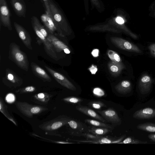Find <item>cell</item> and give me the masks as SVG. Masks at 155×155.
<instances>
[{
	"instance_id": "6da1fadb",
	"label": "cell",
	"mask_w": 155,
	"mask_h": 155,
	"mask_svg": "<svg viewBox=\"0 0 155 155\" xmlns=\"http://www.w3.org/2000/svg\"><path fill=\"white\" fill-rule=\"evenodd\" d=\"M8 58L21 69L26 71L28 70L29 62L27 56L15 42L9 45Z\"/></svg>"
},
{
	"instance_id": "7a4b0ae2",
	"label": "cell",
	"mask_w": 155,
	"mask_h": 155,
	"mask_svg": "<svg viewBox=\"0 0 155 155\" xmlns=\"http://www.w3.org/2000/svg\"><path fill=\"white\" fill-rule=\"evenodd\" d=\"M41 19L48 32L56 34L61 37L64 36L63 32L54 19L51 12L45 11L41 16Z\"/></svg>"
},
{
	"instance_id": "3957f363",
	"label": "cell",
	"mask_w": 155,
	"mask_h": 155,
	"mask_svg": "<svg viewBox=\"0 0 155 155\" xmlns=\"http://www.w3.org/2000/svg\"><path fill=\"white\" fill-rule=\"evenodd\" d=\"M48 2L50 12L54 19L63 32H67V24L61 11L52 0H49Z\"/></svg>"
},
{
	"instance_id": "277c9868",
	"label": "cell",
	"mask_w": 155,
	"mask_h": 155,
	"mask_svg": "<svg viewBox=\"0 0 155 155\" xmlns=\"http://www.w3.org/2000/svg\"><path fill=\"white\" fill-rule=\"evenodd\" d=\"M32 28L42 43L43 44L45 51L51 58L56 60L58 57L56 51L51 43L45 37L38 28L35 25L31 22Z\"/></svg>"
},
{
	"instance_id": "5b68a950",
	"label": "cell",
	"mask_w": 155,
	"mask_h": 155,
	"mask_svg": "<svg viewBox=\"0 0 155 155\" xmlns=\"http://www.w3.org/2000/svg\"><path fill=\"white\" fill-rule=\"evenodd\" d=\"M0 21L1 25L12 30L11 13L6 0H0Z\"/></svg>"
},
{
	"instance_id": "8992f818",
	"label": "cell",
	"mask_w": 155,
	"mask_h": 155,
	"mask_svg": "<svg viewBox=\"0 0 155 155\" xmlns=\"http://www.w3.org/2000/svg\"><path fill=\"white\" fill-rule=\"evenodd\" d=\"M110 39L114 45L120 49L138 53L141 52L137 46L125 39L116 37H112Z\"/></svg>"
},
{
	"instance_id": "52a82bcc",
	"label": "cell",
	"mask_w": 155,
	"mask_h": 155,
	"mask_svg": "<svg viewBox=\"0 0 155 155\" xmlns=\"http://www.w3.org/2000/svg\"><path fill=\"white\" fill-rule=\"evenodd\" d=\"M13 25L19 37L24 45L28 49L32 50L31 38L29 33L22 26L15 21L14 22Z\"/></svg>"
},
{
	"instance_id": "ba28073f",
	"label": "cell",
	"mask_w": 155,
	"mask_h": 155,
	"mask_svg": "<svg viewBox=\"0 0 155 155\" xmlns=\"http://www.w3.org/2000/svg\"><path fill=\"white\" fill-rule=\"evenodd\" d=\"M45 67L52 77L61 85L72 91L76 89L75 86L64 76L47 66Z\"/></svg>"
},
{
	"instance_id": "9c48e42d",
	"label": "cell",
	"mask_w": 155,
	"mask_h": 155,
	"mask_svg": "<svg viewBox=\"0 0 155 155\" xmlns=\"http://www.w3.org/2000/svg\"><path fill=\"white\" fill-rule=\"evenodd\" d=\"M99 113L107 122L115 125H120L121 120L116 111L113 108H110L106 110L98 111Z\"/></svg>"
},
{
	"instance_id": "30bf717a",
	"label": "cell",
	"mask_w": 155,
	"mask_h": 155,
	"mask_svg": "<svg viewBox=\"0 0 155 155\" xmlns=\"http://www.w3.org/2000/svg\"><path fill=\"white\" fill-rule=\"evenodd\" d=\"M47 38L52 44L56 52H60L63 51L67 54L70 53V51L68 46L54 34L49 33Z\"/></svg>"
},
{
	"instance_id": "8fae6325",
	"label": "cell",
	"mask_w": 155,
	"mask_h": 155,
	"mask_svg": "<svg viewBox=\"0 0 155 155\" xmlns=\"http://www.w3.org/2000/svg\"><path fill=\"white\" fill-rule=\"evenodd\" d=\"M10 3L17 16L20 17H25L26 7L23 0H10Z\"/></svg>"
},
{
	"instance_id": "7c38bea8",
	"label": "cell",
	"mask_w": 155,
	"mask_h": 155,
	"mask_svg": "<svg viewBox=\"0 0 155 155\" xmlns=\"http://www.w3.org/2000/svg\"><path fill=\"white\" fill-rule=\"evenodd\" d=\"M5 83H10L14 86H20L23 83L21 78L10 69L8 68L5 70V76L3 78Z\"/></svg>"
},
{
	"instance_id": "4fadbf2b",
	"label": "cell",
	"mask_w": 155,
	"mask_h": 155,
	"mask_svg": "<svg viewBox=\"0 0 155 155\" xmlns=\"http://www.w3.org/2000/svg\"><path fill=\"white\" fill-rule=\"evenodd\" d=\"M133 117L140 120L150 119L155 117V109L150 107L141 109L136 111Z\"/></svg>"
},
{
	"instance_id": "5bb4252c",
	"label": "cell",
	"mask_w": 155,
	"mask_h": 155,
	"mask_svg": "<svg viewBox=\"0 0 155 155\" xmlns=\"http://www.w3.org/2000/svg\"><path fill=\"white\" fill-rule=\"evenodd\" d=\"M124 137H122L118 139H113L102 136L96 140H75L74 141L82 143H89L95 144L117 143L122 141Z\"/></svg>"
},
{
	"instance_id": "9a60e30c",
	"label": "cell",
	"mask_w": 155,
	"mask_h": 155,
	"mask_svg": "<svg viewBox=\"0 0 155 155\" xmlns=\"http://www.w3.org/2000/svg\"><path fill=\"white\" fill-rule=\"evenodd\" d=\"M152 81L149 76L145 75L141 78L139 83V88L140 93L143 94H145L150 91Z\"/></svg>"
},
{
	"instance_id": "2e32d148",
	"label": "cell",
	"mask_w": 155,
	"mask_h": 155,
	"mask_svg": "<svg viewBox=\"0 0 155 155\" xmlns=\"http://www.w3.org/2000/svg\"><path fill=\"white\" fill-rule=\"evenodd\" d=\"M31 66L34 74L44 81L50 82L51 79L46 72L35 63L32 62Z\"/></svg>"
},
{
	"instance_id": "e0dca14e",
	"label": "cell",
	"mask_w": 155,
	"mask_h": 155,
	"mask_svg": "<svg viewBox=\"0 0 155 155\" xmlns=\"http://www.w3.org/2000/svg\"><path fill=\"white\" fill-rule=\"evenodd\" d=\"M76 108L80 112L89 117L103 122L106 121V120L103 117L99 115L94 110L87 106L78 105L76 106Z\"/></svg>"
},
{
	"instance_id": "ac0fdd59",
	"label": "cell",
	"mask_w": 155,
	"mask_h": 155,
	"mask_svg": "<svg viewBox=\"0 0 155 155\" xmlns=\"http://www.w3.org/2000/svg\"><path fill=\"white\" fill-rule=\"evenodd\" d=\"M115 88L116 91L120 93L127 94L131 91V85L129 81H124L116 85Z\"/></svg>"
},
{
	"instance_id": "d6986e66",
	"label": "cell",
	"mask_w": 155,
	"mask_h": 155,
	"mask_svg": "<svg viewBox=\"0 0 155 155\" xmlns=\"http://www.w3.org/2000/svg\"><path fill=\"white\" fill-rule=\"evenodd\" d=\"M111 129L107 128L93 126L89 129V132L92 134L99 136L104 135L111 132Z\"/></svg>"
},
{
	"instance_id": "ffe728a7",
	"label": "cell",
	"mask_w": 155,
	"mask_h": 155,
	"mask_svg": "<svg viewBox=\"0 0 155 155\" xmlns=\"http://www.w3.org/2000/svg\"><path fill=\"white\" fill-rule=\"evenodd\" d=\"M31 22H33L35 25L44 36L47 38L49 32H48L46 28L41 24L37 17L33 16L31 18Z\"/></svg>"
},
{
	"instance_id": "44dd1931",
	"label": "cell",
	"mask_w": 155,
	"mask_h": 155,
	"mask_svg": "<svg viewBox=\"0 0 155 155\" xmlns=\"http://www.w3.org/2000/svg\"><path fill=\"white\" fill-rule=\"evenodd\" d=\"M84 121L86 123L93 126L105 127L111 129L113 128L112 126L104 123L103 122H101L102 121L90 119H86Z\"/></svg>"
},
{
	"instance_id": "7402d4cb",
	"label": "cell",
	"mask_w": 155,
	"mask_h": 155,
	"mask_svg": "<svg viewBox=\"0 0 155 155\" xmlns=\"http://www.w3.org/2000/svg\"><path fill=\"white\" fill-rule=\"evenodd\" d=\"M137 128L140 130L151 132H155V123H145L140 124L137 126Z\"/></svg>"
},
{
	"instance_id": "603a6c76",
	"label": "cell",
	"mask_w": 155,
	"mask_h": 155,
	"mask_svg": "<svg viewBox=\"0 0 155 155\" xmlns=\"http://www.w3.org/2000/svg\"><path fill=\"white\" fill-rule=\"evenodd\" d=\"M123 67L121 63H117L113 61L109 64L110 71L114 74H119L123 68Z\"/></svg>"
},
{
	"instance_id": "cb8c5ba5",
	"label": "cell",
	"mask_w": 155,
	"mask_h": 155,
	"mask_svg": "<svg viewBox=\"0 0 155 155\" xmlns=\"http://www.w3.org/2000/svg\"><path fill=\"white\" fill-rule=\"evenodd\" d=\"M68 124L70 127L72 129L77 130L80 131H84V126L79 122L73 120H70Z\"/></svg>"
},
{
	"instance_id": "d4e9b609",
	"label": "cell",
	"mask_w": 155,
	"mask_h": 155,
	"mask_svg": "<svg viewBox=\"0 0 155 155\" xmlns=\"http://www.w3.org/2000/svg\"><path fill=\"white\" fill-rule=\"evenodd\" d=\"M147 142L142 141L140 140L133 138L131 137H128L126 138L123 141H121L117 143V144H145Z\"/></svg>"
},
{
	"instance_id": "484cf974",
	"label": "cell",
	"mask_w": 155,
	"mask_h": 155,
	"mask_svg": "<svg viewBox=\"0 0 155 155\" xmlns=\"http://www.w3.org/2000/svg\"><path fill=\"white\" fill-rule=\"evenodd\" d=\"M109 58L113 61L117 63H121V59L120 56L115 51L109 50L107 52Z\"/></svg>"
},
{
	"instance_id": "4316f807",
	"label": "cell",
	"mask_w": 155,
	"mask_h": 155,
	"mask_svg": "<svg viewBox=\"0 0 155 155\" xmlns=\"http://www.w3.org/2000/svg\"><path fill=\"white\" fill-rule=\"evenodd\" d=\"M93 108L100 109L102 107H107L106 105L101 101H90L87 104Z\"/></svg>"
},
{
	"instance_id": "83f0119b",
	"label": "cell",
	"mask_w": 155,
	"mask_h": 155,
	"mask_svg": "<svg viewBox=\"0 0 155 155\" xmlns=\"http://www.w3.org/2000/svg\"><path fill=\"white\" fill-rule=\"evenodd\" d=\"M63 100L67 102L74 104H76L81 102L83 100L79 98L75 97H70L64 99Z\"/></svg>"
},
{
	"instance_id": "f1b7e54d",
	"label": "cell",
	"mask_w": 155,
	"mask_h": 155,
	"mask_svg": "<svg viewBox=\"0 0 155 155\" xmlns=\"http://www.w3.org/2000/svg\"><path fill=\"white\" fill-rule=\"evenodd\" d=\"M82 135L87 139L89 140L97 139L102 136L88 133H84L82 134Z\"/></svg>"
},
{
	"instance_id": "f546056e",
	"label": "cell",
	"mask_w": 155,
	"mask_h": 155,
	"mask_svg": "<svg viewBox=\"0 0 155 155\" xmlns=\"http://www.w3.org/2000/svg\"><path fill=\"white\" fill-rule=\"evenodd\" d=\"M67 121L62 122L61 121H57L53 123L51 125V127L52 130H55L57 129L61 126L64 124L67 123Z\"/></svg>"
},
{
	"instance_id": "4dcf8cb0",
	"label": "cell",
	"mask_w": 155,
	"mask_h": 155,
	"mask_svg": "<svg viewBox=\"0 0 155 155\" xmlns=\"http://www.w3.org/2000/svg\"><path fill=\"white\" fill-rule=\"evenodd\" d=\"M93 93L95 95L98 97H101L104 95V91L99 87H96L93 90Z\"/></svg>"
},
{
	"instance_id": "1f68e13d",
	"label": "cell",
	"mask_w": 155,
	"mask_h": 155,
	"mask_svg": "<svg viewBox=\"0 0 155 155\" xmlns=\"http://www.w3.org/2000/svg\"><path fill=\"white\" fill-rule=\"evenodd\" d=\"M6 100L9 103H12L15 101V97L12 94L10 93L8 94L6 97Z\"/></svg>"
},
{
	"instance_id": "d6a6232c",
	"label": "cell",
	"mask_w": 155,
	"mask_h": 155,
	"mask_svg": "<svg viewBox=\"0 0 155 155\" xmlns=\"http://www.w3.org/2000/svg\"><path fill=\"white\" fill-rule=\"evenodd\" d=\"M35 87L32 86H28L20 90V91L25 92H32L35 90Z\"/></svg>"
},
{
	"instance_id": "836d02e7",
	"label": "cell",
	"mask_w": 155,
	"mask_h": 155,
	"mask_svg": "<svg viewBox=\"0 0 155 155\" xmlns=\"http://www.w3.org/2000/svg\"><path fill=\"white\" fill-rule=\"evenodd\" d=\"M88 70L92 74H94L97 71L98 69L97 66H95L94 64H92L88 68Z\"/></svg>"
},
{
	"instance_id": "e575fe53",
	"label": "cell",
	"mask_w": 155,
	"mask_h": 155,
	"mask_svg": "<svg viewBox=\"0 0 155 155\" xmlns=\"http://www.w3.org/2000/svg\"><path fill=\"white\" fill-rule=\"evenodd\" d=\"M41 110V108L38 107H34L31 108L30 112L32 114L38 113Z\"/></svg>"
},
{
	"instance_id": "d590c367",
	"label": "cell",
	"mask_w": 155,
	"mask_h": 155,
	"mask_svg": "<svg viewBox=\"0 0 155 155\" xmlns=\"http://www.w3.org/2000/svg\"><path fill=\"white\" fill-rule=\"evenodd\" d=\"M148 48L151 54L155 57V44H153L150 45Z\"/></svg>"
},
{
	"instance_id": "8d00e7d4",
	"label": "cell",
	"mask_w": 155,
	"mask_h": 155,
	"mask_svg": "<svg viewBox=\"0 0 155 155\" xmlns=\"http://www.w3.org/2000/svg\"><path fill=\"white\" fill-rule=\"evenodd\" d=\"M45 8L46 11L50 12V10L49 4V0H43Z\"/></svg>"
},
{
	"instance_id": "74e56055",
	"label": "cell",
	"mask_w": 155,
	"mask_h": 155,
	"mask_svg": "<svg viewBox=\"0 0 155 155\" xmlns=\"http://www.w3.org/2000/svg\"><path fill=\"white\" fill-rule=\"evenodd\" d=\"M99 50L97 49H94L91 52L92 55L94 57H97L99 55Z\"/></svg>"
},
{
	"instance_id": "f35d334b",
	"label": "cell",
	"mask_w": 155,
	"mask_h": 155,
	"mask_svg": "<svg viewBox=\"0 0 155 155\" xmlns=\"http://www.w3.org/2000/svg\"><path fill=\"white\" fill-rule=\"evenodd\" d=\"M116 22L118 24L122 25L124 23V20L122 18L120 17H117L116 18Z\"/></svg>"
},
{
	"instance_id": "ab89813d",
	"label": "cell",
	"mask_w": 155,
	"mask_h": 155,
	"mask_svg": "<svg viewBox=\"0 0 155 155\" xmlns=\"http://www.w3.org/2000/svg\"><path fill=\"white\" fill-rule=\"evenodd\" d=\"M45 94L43 93H40L37 94V97L39 99H43L45 97Z\"/></svg>"
},
{
	"instance_id": "60d3db41",
	"label": "cell",
	"mask_w": 155,
	"mask_h": 155,
	"mask_svg": "<svg viewBox=\"0 0 155 155\" xmlns=\"http://www.w3.org/2000/svg\"><path fill=\"white\" fill-rule=\"evenodd\" d=\"M149 138L155 142V134H150L148 135Z\"/></svg>"
},
{
	"instance_id": "b9f144b4",
	"label": "cell",
	"mask_w": 155,
	"mask_h": 155,
	"mask_svg": "<svg viewBox=\"0 0 155 155\" xmlns=\"http://www.w3.org/2000/svg\"><path fill=\"white\" fill-rule=\"evenodd\" d=\"M57 143H64V144H68V143H70L68 142H58Z\"/></svg>"
}]
</instances>
